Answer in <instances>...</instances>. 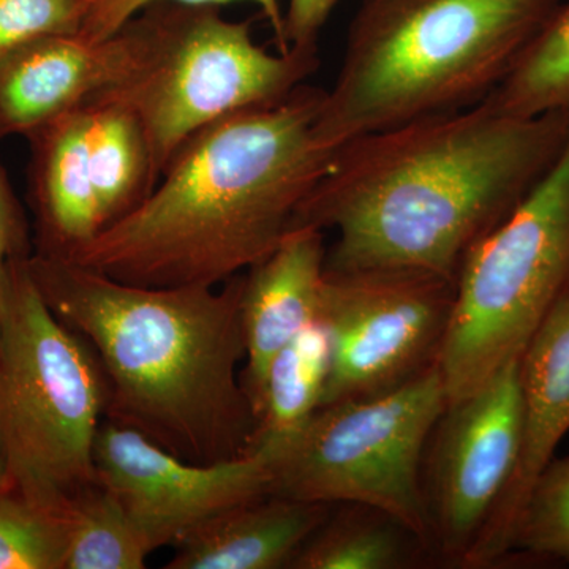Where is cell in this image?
Returning <instances> with one entry per match:
<instances>
[{"label": "cell", "instance_id": "cell-7", "mask_svg": "<svg viewBox=\"0 0 569 569\" xmlns=\"http://www.w3.org/2000/svg\"><path fill=\"white\" fill-rule=\"evenodd\" d=\"M141 13L140 62L108 93L137 112L159 179L194 133L283 99L320 66L318 48L266 51L249 22L224 20L216 6L159 2Z\"/></svg>", "mask_w": 569, "mask_h": 569}, {"label": "cell", "instance_id": "cell-14", "mask_svg": "<svg viewBox=\"0 0 569 569\" xmlns=\"http://www.w3.org/2000/svg\"><path fill=\"white\" fill-rule=\"evenodd\" d=\"M323 233L316 227L295 228L274 252L246 271L242 385L254 417L274 356L318 323L326 266Z\"/></svg>", "mask_w": 569, "mask_h": 569}, {"label": "cell", "instance_id": "cell-17", "mask_svg": "<svg viewBox=\"0 0 569 569\" xmlns=\"http://www.w3.org/2000/svg\"><path fill=\"white\" fill-rule=\"evenodd\" d=\"M88 110L89 162L103 230L138 208L159 176L137 112L112 93H100Z\"/></svg>", "mask_w": 569, "mask_h": 569}, {"label": "cell", "instance_id": "cell-1", "mask_svg": "<svg viewBox=\"0 0 569 569\" xmlns=\"http://www.w3.org/2000/svg\"><path fill=\"white\" fill-rule=\"evenodd\" d=\"M568 138L569 110L522 118L488 100L355 138L336 149L293 230L336 231L326 271L417 269L456 282Z\"/></svg>", "mask_w": 569, "mask_h": 569}, {"label": "cell", "instance_id": "cell-25", "mask_svg": "<svg viewBox=\"0 0 569 569\" xmlns=\"http://www.w3.org/2000/svg\"><path fill=\"white\" fill-rule=\"evenodd\" d=\"M159 2L182 3V6H216L238 2V0H92L91 10L80 31L82 37L92 41L110 39L123 26L129 24L142 10ZM260 7L261 13L272 32L277 43V51L288 52L287 37H284V14L280 9L279 0H246Z\"/></svg>", "mask_w": 569, "mask_h": 569}, {"label": "cell", "instance_id": "cell-19", "mask_svg": "<svg viewBox=\"0 0 569 569\" xmlns=\"http://www.w3.org/2000/svg\"><path fill=\"white\" fill-rule=\"evenodd\" d=\"M347 507L328 516L290 568L397 569L427 550L421 539L383 512L361 505Z\"/></svg>", "mask_w": 569, "mask_h": 569}, {"label": "cell", "instance_id": "cell-5", "mask_svg": "<svg viewBox=\"0 0 569 569\" xmlns=\"http://www.w3.org/2000/svg\"><path fill=\"white\" fill-rule=\"evenodd\" d=\"M28 258L11 268L0 318V440L11 485L63 515L97 481L110 389L93 350L41 298Z\"/></svg>", "mask_w": 569, "mask_h": 569}, {"label": "cell", "instance_id": "cell-20", "mask_svg": "<svg viewBox=\"0 0 569 569\" xmlns=\"http://www.w3.org/2000/svg\"><path fill=\"white\" fill-rule=\"evenodd\" d=\"M63 516V569H141L153 552L126 509L97 481L71 498Z\"/></svg>", "mask_w": 569, "mask_h": 569}, {"label": "cell", "instance_id": "cell-21", "mask_svg": "<svg viewBox=\"0 0 569 569\" xmlns=\"http://www.w3.org/2000/svg\"><path fill=\"white\" fill-rule=\"evenodd\" d=\"M486 100L522 118L569 110V3L553 10Z\"/></svg>", "mask_w": 569, "mask_h": 569}, {"label": "cell", "instance_id": "cell-9", "mask_svg": "<svg viewBox=\"0 0 569 569\" xmlns=\"http://www.w3.org/2000/svg\"><path fill=\"white\" fill-rule=\"evenodd\" d=\"M455 296L456 282L417 269H325L321 407L385 395L436 365Z\"/></svg>", "mask_w": 569, "mask_h": 569}, {"label": "cell", "instance_id": "cell-10", "mask_svg": "<svg viewBox=\"0 0 569 569\" xmlns=\"http://www.w3.org/2000/svg\"><path fill=\"white\" fill-rule=\"evenodd\" d=\"M519 361L448 406L422 463L430 550L462 563L518 462L522 433Z\"/></svg>", "mask_w": 569, "mask_h": 569}, {"label": "cell", "instance_id": "cell-6", "mask_svg": "<svg viewBox=\"0 0 569 569\" xmlns=\"http://www.w3.org/2000/svg\"><path fill=\"white\" fill-rule=\"evenodd\" d=\"M569 287V138L548 174L463 258L437 366L447 407L519 361Z\"/></svg>", "mask_w": 569, "mask_h": 569}, {"label": "cell", "instance_id": "cell-15", "mask_svg": "<svg viewBox=\"0 0 569 569\" xmlns=\"http://www.w3.org/2000/svg\"><path fill=\"white\" fill-rule=\"evenodd\" d=\"M331 515V505L277 496L247 501L186 535L167 569L288 567Z\"/></svg>", "mask_w": 569, "mask_h": 569}, {"label": "cell", "instance_id": "cell-24", "mask_svg": "<svg viewBox=\"0 0 569 569\" xmlns=\"http://www.w3.org/2000/svg\"><path fill=\"white\" fill-rule=\"evenodd\" d=\"M92 0H0V66L41 39L80 33Z\"/></svg>", "mask_w": 569, "mask_h": 569}, {"label": "cell", "instance_id": "cell-11", "mask_svg": "<svg viewBox=\"0 0 569 569\" xmlns=\"http://www.w3.org/2000/svg\"><path fill=\"white\" fill-rule=\"evenodd\" d=\"M96 479L126 509L156 552L228 509L271 493L268 459L250 452L189 462L132 427L103 419L93 445Z\"/></svg>", "mask_w": 569, "mask_h": 569}, {"label": "cell", "instance_id": "cell-27", "mask_svg": "<svg viewBox=\"0 0 569 569\" xmlns=\"http://www.w3.org/2000/svg\"><path fill=\"white\" fill-rule=\"evenodd\" d=\"M339 0H288L284 11V37L288 47L312 50Z\"/></svg>", "mask_w": 569, "mask_h": 569}, {"label": "cell", "instance_id": "cell-26", "mask_svg": "<svg viewBox=\"0 0 569 569\" xmlns=\"http://www.w3.org/2000/svg\"><path fill=\"white\" fill-rule=\"evenodd\" d=\"M31 254L24 213L0 167V318L9 296L11 268Z\"/></svg>", "mask_w": 569, "mask_h": 569}, {"label": "cell", "instance_id": "cell-22", "mask_svg": "<svg viewBox=\"0 0 569 569\" xmlns=\"http://www.w3.org/2000/svg\"><path fill=\"white\" fill-rule=\"evenodd\" d=\"M67 522L13 485L0 488V569H63Z\"/></svg>", "mask_w": 569, "mask_h": 569}, {"label": "cell", "instance_id": "cell-16", "mask_svg": "<svg viewBox=\"0 0 569 569\" xmlns=\"http://www.w3.org/2000/svg\"><path fill=\"white\" fill-rule=\"evenodd\" d=\"M37 252L67 258L103 230L89 162L88 110L78 108L29 134Z\"/></svg>", "mask_w": 569, "mask_h": 569}, {"label": "cell", "instance_id": "cell-18", "mask_svg": "<svg viewBox=\"0 0 569 569\" xmlns=\"http://www.w3.org/2000/svg\"><path fill=\"white\" fill-rule=\"evenodd\" d=\"M328 370L329 342L320 323L274 356L258 403L250 452L269 455L307 425L321 407Z\"/></svg>", "mask_w": 569, "mask_h": 569}, {"label": "cell", "instance_id": "cell-2", "mask_svg": "<svg viewBox=\"0 0 569 569\" xmlns=\"http://www.w3.org/2000/svg\"><path fill=\"white\" fill-rule=\"evenodd\" d=\"M323 89L301 84L181 146L151 193L67 260L144 287H217L293 230L336 149L317 132Z\"/></svg>", "mask_w": 569, "mask_h": 569}, {"label": "cell", "instance_id": "cell-4", "mask_svg": "<svg viewBox=\"0 0 569 569\" xmlns=\"http://www.w3.org/2000/svg\"><path fill=\"white\" fill-rule=\"evenodd\" d=\"M560 0H365L317 132L331 148L488 99Z\"/></svg>", "mask_w": 569, "mask_h": 569}, {"label": "cell", "instance_id": "cell-13", "mask_svg": "<svg viewBox=\"0 0 569 569\" xmlns=\"http://www.w3.org/2000/svg\"><path fill=\"white\" fill-rule=\"evenodd\" d=\"M522 433L518 462L507 488L462 563L493 567L511 553L516 527L535 482L569 432V287L519 362Z\"/></svg>", "mask_w": 569, "mask_h": 569}, {"label": "cell", "instance_id": "cell-28", "mask_svg": "<svg viewBox=\"0 0 569 569\" xmlns=\"http://www.w3.org/2000/svg\"><path fill=\"white\" fill-rule=\"evenodd\" d=\"M11 485L9 470H7L6 455H3L2 440H0V488Z\"/></svg>", "mask_w": 569, "mask_h": 569}, {"label": "cell", "instance_id": "cell-12", "mask_svg": "<svg viewBox=\"0 0 569 569\" xmlns=\"http://www.w3.org/2000/svg\"><path fill=\"white\" fill-rule=\"evenodd\" d=\"M144 29L133 18L110 39L52 36L0 66V138L29 134L119 88L140 62Z\"/></svg>", "mask_w": 569, "mask_h": 569}, {"label": "cell", "instance_id": "cell-8", "mask_svg": "<svg viewBox=\"0 0 569 569\" xmlns=\"http://www.w3.org/2000/svg\"><path fill=\"white\" fill-rule=\"evenodd\" d=\"M445 410L437 362L385 395L320 407L299 432L263 455L271 496L377 509L430 550L422 463Z\"/></svg>", "mask_w": 569, "mask_h": 569}, {"label": "cell", "instance_id": "cell-23", "mask_svg": "<svg viewBox=\"0 0 569 569\" xmlns=\"http://www.w3.org/2000/svg\"><path fill=\"white\" fill-rule=\"evenodd\" d=\"M511 552L569 565V456L552 459L527 498Z\"/></svg>", "mask_w": 569, "mask_h": 569}, {"label": "cell", "instance_id": "cell-3", "mask_svg": "<svg viewBox=\"0 0 569 569\" xmlns=\"http://www.w3.org/2000/svg\"><path fill=\"white\" fill-rule=\"evenodd\" d=\"M26 266L52 313L99 358L104 419L189 462L250 455L257 417L239 370L246 274L216 290L126 283L41 252Z\"/></svg>", "mask_w": 569, "mask_h": 569}]
</instances>
